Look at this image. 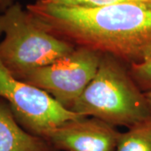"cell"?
Listing matches in <instances>:
<instances>
[{
	"label": "cell",
	"mask_w": 151,
	"mask_h": 151,
	"mask_svg": "<svg viewBox=\"0 0 151 151\" xmlns=\"http://www.w3.org/2000/svg\"><path fill=\"white\" fill-rule=\"evenodd\" d=\"M25 9L46 32L127 64L151 60V3L82 8L34 2Z\"/></svg>",
	"instance_id": "cell-1"
},
{
	"label": "cell",
	"mask_w": 151,
	"mask_h": 151,
	"mask_svg": "<svg viewBox=\"0 0 151 151\" xmlns=\"http://www.w3.org/2000/svg\"><path fill=\"white\" fill-rule=\"evenodd\" d=\"M70 111L128 128L151 116L145 92L136 85L129 69L106 54L102 55L96 75Z\"/></svg>",
	"instance_id": "cell-2"
},
{
	"label": "cell",
	"mask_w": 151,
	"mask_h": 151,
	"mask_svg": "<svg viewBox=\"0 0 151 151\" xmlns=\"http://www.w3.org/2000/svg\"><path fill=\"white\" fill-rule=\"evenodd\" d=\"M0 58L15 77L52 64L76 49L37 25L18 3L0 14Z\"/></svg>",
	"instance_id": "cell-3"
},
{
	"label": "cell",
	"mask_w": 151,
	"mask_h": 151,
	"mask_svg": "<svg viewBox=\"0 0 151 151\" xmlns=\"http://www.w3.org/2000/svg\"><path fill=\"white\" fill-rule=\"evenodd\" d=\"M0 99L9 105L22 128L44 139L60 125L85 117L64 108L46 92L17 79L1 58Z\"/></svg>",
	"instance_id": "cell-4"
},
{
	"label": "cell",
	"mask_w": 151,
	"mask_h": 151,
	"mask_svg": "<svg viewBox=\"0 0 151 151\" xmlns=\"http://www.w3.org/2000/svg\"><path fill=\"white\" fill-rule=\"evenodd\" d=\"M102 54L86 48H76L54 63L28 70L17 79L50 94L70 110L97 73Z\"/></svg>",
	"instance_id": "cell-5"
},
{
	"label": "cell",
	"mask_w": 151,
	"mask_h": 151,
	"mask_svg": "<svg viewBox=\"0 0 151 151\" xmlns=\"http://www.w3.org/2000/svg\"><path fill=\"white\" fill-rule=\"evenodd\" d=\"M121 133L97 118L68 121L51 130L45 140L64 151H115Z\"/></svg>",
	"instance_id": "cell-6"
},
{
	"label": "cell",
	"mask_w": 151,
	"mask_h": 151,
	"mask_svg": "<svg viewBox=\"0 0 151 151\" xmlns=\"http://www.w3.org/2000/svg\"><path fill=\"white\" fill-rule=\"evenodd\" d=\"M53 149L47 141L22 128L9 105L0 99V151H53Z\"/></svg>",
	"instance_id": "cell-7"
},
{
	"label": "cell",
	"mask_w": 151,
	"mask_h": 151,
	"mask_svg": "<svg viewBox=\"0 0 151 151\" xmlns=\"http://www.w3.org/2000/svg\"><path fill=\"white\" fill-rule=\"evenodd\" d=\"M115 151H151V116L121 134Z\"/></svg>",
	"instance_id": "cell-8"
},
{
	"label": "cell",
	"mask_w": 151,
	"mask_h": 151,
	"mask_svg": "<svg viewBox=\"0 0 151 151\" xmlns=\"http://www.w3.org/2000/svg\"><path fill=\"white\" fill-rule=\"evenodd\" d=\"M35 2L41 4H48L55 5L68 6V7H82L93 8L101 6L111 5L129 2H145L151 3V0H35Z\"/></svg>",
	"instance_id": "cell-9"
},
{
	"label": "cell",
	"mask_w": 151,
	"mask_h": 151,
	"mask_svg": "<svg viewBox=\"0 0 151 151\" xmlns=\"http://www.w3.org/2000/svg\"><path fill=\"white\" fill-rule=\"evenodd\" d=\"M129 71L142 92H151V60L142 64L130 65Z\"/></svg>",
	"instance_id": "cell-10"
},
{
	"label": "cell",
	"mask_w": 151,
	"mask_h": 151,
	"mask_svg": "<svg viewBox=\"0 0 151 151\" xmlns=\"http://www.w3.org/2000/svg\"><path fill=\"white\" fill-rule=\"evenodd\" d=\"M14 4H15L14 0H0V14Z\"/></svg>",
	"instance_id": "cell-11"
},
{
	"label": "cell",
	"mask_w": 151,
	"mask_h": 151,
	"mask_svg": "<svg viewBox=\"0 0 151 151\" xmlns=\"http://www.w3.org/2000/svg\"><path fill=\"white\" fill-rule=\"evenodd\" d=\"M145 97L147 99V102H148V104H149V107H150L151 112V92H145Z\"/></svg>",
	"instance_id": "cell-12"
}]
</instances>
